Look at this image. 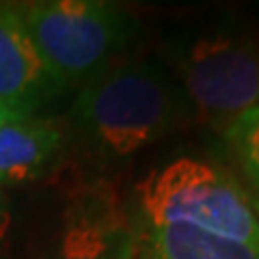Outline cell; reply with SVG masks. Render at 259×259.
Wrapping results in <instances>:
<instances>
[{
  "label": "cell",
  "instance_id": "6da1fadb",
  "mask_svg": "<svg viewBox=\"0 0 259 259\" xmlns=\"http://www.w3.org/2000/svg\"><path fill=\"white\" fill-rule=\"evenodd\" d=\"M192 112L182 87L156 63H121L80 89L71 119L95 151L127 158L175 132Z\"/></svg>",
  "mask_w": 259,
  "mask_h": 259
},
{
  "label": "cell",
  "instance_id": "ba28073f",
  "mask_svg": "<svg viewBox=\"0 0 259 259\" xmlns=\"http://www.w3.org/2000/svg\"><path fill=\"white\" fill-rule=\"evenodd\" d=\"M136 233L108 212L87 209L69 218L54 259H134Z\"/></svg>",
  "mask_w": 259,
  "mask_h": 259
},
{
  "label": "cell",
  "instance_id": "8992f818",
  "mask_svg": "<svg viewBox=\"0 0 259 259\" xmlns=\"http://www.w3.org/2000/svg\"><path fill=\"white\" fill-rule=\"evenodd\" d=\"M61 143V130L50 119L30 115L5 123L0 127V188L39 177Z\"/></svg>",
  "mask_w": 259,
  "mask_h": 259
},
{
  "label": "cell",
  "instance_id": "52a82bcc",
  "mask_svg": "<svg viewBox=\"0 0 259 259\" xmlns=\"http://www.w3.org/2000/svg\"><path fill=\"white\" fill-rule=\"evenodd\" d=\"M134 259H259V250L190 225H145Z\"/></svg>",
  "mask_w": 259,
  "mask_h": 259
},
{
  "label": "cell",
  "instance_id": "5b68a950",
  "mask_svg": "<svg viewBox=\"0 0 259 259\" xmlns=\"http://www.w3.org/2000/svg\"><path fill=\"white\" fill-rule=\"evenodd\" d=\"M67 89L39 54L18 7L0 5V102L35 115Z\"/></svg>",
  "mask_w": 259,
  "mask_h": 259
},
{
  "label": "cell",
  "instance_id": "8fae6325",
  "mask_svg": "<svg viewBox=\"0 0 259 259\" xmlns=\"http://www.w3.org/2000/svg\"><path fill=\"white\" fill-rule=\"evenodd\" d=\"M22 117H30V115H24V112L15 110L11 106H7L5 102H0V127L5 123H9V121H15V119H22Z\"/></svg>",
  "mask_w": 259,
  "mask_h": 259
},
{
  "label": "cell",
  "instance_id": "3957f363",
  "mask_svg": "<svg viewBox=\"0 0 259 259\" xmlns=\"http://www.w3.org/2000/svg\"><path fill=\"white\" fill-rule=\"evenodd\" d=\"M20 15L39 54L67 87L104 74L134 37V20L102 0H44L20 5Z\"/></svg>",
  "mask_w": 259,
  "mask_h": 259
},
{
  "label": "cell",
  "instance_id": "7a4b0ae2",
  "mask_svg": "<svg viewBox=\"0 0 259 259\" xmlns=\"http://www.w3.org/2000/svg\"><path fill=\"white\" fill-rule=\"evenodd\" d=\"M143 225H190L259 250L250 194L216 164L177 158L136 186Z\"/></svg>",
  "mask_w": 259,
  "mask_h": 259
},
{
  "label": "cell",
  "instance_id": "9c48e42d",
  "mask_svg": "<svg viewBox=\"0 0 259 259\" xmlns=\"http://www.w3.org/2000/svg\"><path fill=\"white\" fill-rule=\"evenodd\" d=\"M227 143L259 194V106L227 123Z\"/></svg>",
  "mask_w": 259,
  "mask_h": 259
},
{
  "label": "cell",
  "instance_id": "30bf717a",
  "mask_svg": "<svg viewBox=\"0 0 259 259\" xmlns=\"http://www.w3.org/2000/svg\"><path fill=\"white\" fill-rule=\"evenodd\" d=\"M9 225H11V216H9V207H7V201H5V194L3 188H0V242L5 240L7 231H9Z\"/></svg>",
  "mask_w": 259,
  "mask_h": 259
},
{
  "label": "cell",
  "instance_id": "277c9868",
  "mask_svg": "<svg viewBox=\"0 0 259 259\" xmlns=\"http://www.w3.org/2000/svg\"><path fill=\"white\" fill-rule=\"evenodd\" d=\"M180 87L192 110L231 121L259 106V41L201 37L175 56Z\"/></svg>",
  "mask_w": 259,
  "mask_h": 259
},
{
  "label": "cell",
  "instance_id": "7c38bea8",
  "mask_svg": "<svg viewBox=\"0 0 259 259\" xmlns=\"http://www.w3.org/2000/svg\"><path fill=\"white\" fill-rule=\"evenodd\" d=\"M250 203H253V209H255V214H257V218H259V194H257V192L250 194Z\"/></svg>",
  "mask_w": 259,
  "mask_h": 259
}]
</instances>
